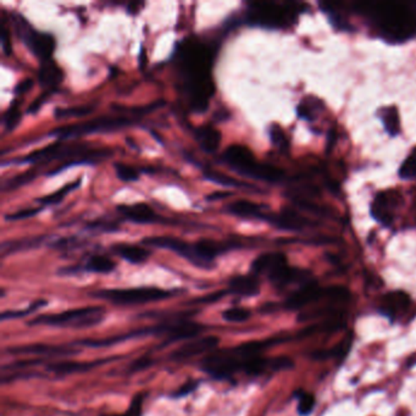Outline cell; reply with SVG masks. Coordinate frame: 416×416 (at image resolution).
I'll return each mask as SVG.
<instances>
[{
	"label": "cell",
	"instance_id": "6da1fadb",
	"mask_svg": "<svg viewBox=\"0 0 416 416\" xmlns=\"http://www.w3.org/2000/svg\"><path fill=\"white\" fill-rule=\"evenodd\" d=\"M176 63L191 110L206 112L216 90L211 75L214 50L201 40L187 38L177 47Z\"/></svg>",
	"mask_w": 416,
	"mask_h": 416
},
{
	"label": "cell",
	"instance_id": "7a4b0ae2",
	"mask_svg": "<svg viewBox=\"0 0 416 416\" xmlns=\"http://www.w3.org/2000/svg\"><path fill=\"white\" fill-rule=\"evenodd\" d=\"M110 149H90L87 144H64L61 141L49 144L47 147L30 153L23 159L13 160V164H30V165H43L55 160H67L61 165L49 171L48 176L63 172L66 169L76 165H95L105 158L112 155Z\"/></svg>",
	"mask_w": 416,
	"mask_h": 416
},
{
	"label": "cell",
	"instance_id": "3957f363",
	"mask_svg": "<svg viewBox=\"0 0 416 416\" xmlns=\"http://www.w3.org/2000/svg\"><path fill=\"white\" fill-rule=\"evenodd\" d=\"M222 160L241 176L270 184H278L281 179L282 171L278 167L256 161L253 152L246 145H230L222 154Z\"/></svg>",
	"mask_w": 416,
	"mask_h": 416
},
{
	"label": "cell",
	"instance_id": "277c9868",
	"mask_svg": "<svg viewBox=\"0 0 416 416\" xmlns=\"http://www.w3.org/2000/svg\"><path fill=\"white\" fill-rule=\"evenodd\" d=\"M107 310L103 307H85L71 309L63 313L40 315L28 322L30 326L66 327V328H90L103 321Z\"/></svg>",
	"mask_w": 416,
	"mask_h": 416
},
{
	"label": "cell",
	"instance_id": "5b68a950",
	"mask_svg": "<svg viewBox=\"0 0 416 416\" xmlns=\"http://www.w3.org/2000/svg\"><path fill=\"white\" fill-rule=\"evenodd\" d=\"M139 117H102L93 120L83 121L80 124L57 127L50 131L49 136L57 137L59 141L65 139L78 138L82 136L90 133H103L112 132L133 126Z\"/></svg>",
	"mask_w": 416,
	"mask_h": 416
},
{
	"label": "cell",
	"instance_id": "8992f818",
	"mask_svg": "<svg viewBox=\"0 0 416 416\" xmlns=\"http://www.w3.org/2000/svg\"><path fill=\"white\" fill-rule=\"evenodd\" d=\"M177 295V291H167L157 287H138L126 290H100L92 293L99 299L109 300L117 305H139L169 299Z\"/></svg>",
	"mask_w": 416,
	"mask_h": 416
},
{
	"label": "cell",
	"instance_id": "52a82bcc",
	"mask_svg": "<svg viewBox=\"0 0 416 416\" xmlns=\"http://www.w3.org/2000/svg\"><path fill=\"white\" fill-rule=\"evenodd\" d=\"M295 9L276 3H251L246 13V23L251 26L282 28L295 20Z\"/></svg>",
	"mask_w": 416,
	"mask_h": 416
},
{
	"label": "cell",
	"instance_id": "ba28073f",
	"mask_svg": "<svg viewBox=\"0 0 416 416\" xmlns=\"http://www.w3.org/2000/svg\"><path fill=\"white\" fill-rule=\"evenodd\" d=\"M13 25L20 40L40 61L52 58L57 47V40L53 35L36 31L31 23H28L26 18L18 13H13Z\"/></svg>",
	"mask_w": 416,
	"mask_h": 416
},
{
	"label": "cell",
	"instance_id": "9c48e42d",
	"mask_svg": "<svg viewBox=\"0 0 416 416\" xmlns=\"http://www.w3.org/2000/svg\"><path fill=\"white\" fill-rule=\"evenodd\" d=\"M142 243L145 246H157L161 249H167V251H174L176 254L181 255L184 259L191 261L193 265L198 268H201V261L198 259L197 251L194 243L191 244L184 239L179 238L171 237V236H153V237H145L142 239Z\"/></svg>",
	"mask_w": 416,
	"mask_h": 416
},
{
	"label": "cell",
	"instance_id": "30bf717a",
	"mask_svg": "<svg viewBox=\"0 0 416 416\" xmlns=\"http://www.w3.org/2000/svg\"><path fill=\"white\" fill-rule=\"evenodd\" d=\"M288 266L287 258L282 253H265L251 263V273L255 276H266L273 283Z\"/></svg>",
	"mask_w": 416,
	"mask_h": 416
},
{
	"label": "cell",
	"instance_id": "8fae6325",
	"mask_svg": "<svg viewBox=\"0 0 416 416\" xmlns=\"http://www.w3.org/2000/svg\"><path fill=\"white\" fill-rule=\"evenodd\" d=\"M220 338L218 335H206L198 337L196 340H189L186 345H181L179 348L171 353V360L181 362L186 359L194 358L201 354H206L216 349L219 345Z\"/></svg>",
	"mask_w": 416,
	"mask_h": 416
},
{
	"label": "cell",
	"instance_id": "7c38bea8",
	"mask_svg": "<svg viewBox=\"0 0 416 416\" xmlns=\"http://www.w3.org/2000/svg\"><path fill=\"white\" fill-rule=\"evenodd\" d=\"M13 355H35V357H47V358H63L78 353L77 349L61 345H30L23 347H13L6 350Z\"/></svg>",
	"mask_w": 416,
	"mask_h": 416
},
{
	"label": "cell",
	"instance_id": "4fadbf2b",
	"mask_svg": "<svg viewBox=\"0 0 416 416\" xmlns=\"http://www.w3.org/2000/svg\"><path fill=\"white\" fill-rule=\"evenodd\" d=\"M399 196L394 192H382L376 196L372 204V218L384 226L393 222V211L398 206Z\"/></svg>",
	"mask_w": 416,
	"mask_h": 416
},
{
	"label": "cell",
	"instance_id": "5bb4252c",
	"mask_svg": "<svg viewBox=\"0 0 416 416\" xmlns=\"http://www.w3.org/2000/svg\"><path fill=\"white\" fill-rule=\"evenodd\" d=\"M117 210L120 213L126 220H129L133 224L148 225L164 222L165 220L161 219L160 215H158L152 206L145 203H137L132 206H119Z\"/></svg>",
	"mask_w": 416,
	"mask_h": 416
},
{
	"label": "cell",
	"instance_id": "9a60e30c",
	"mask_svg": "<svg viewBox=\"0 0 416 416\" xmlns=\"http://www.w3.org/2000/svg\"><path fill=\"white\" fill-rule=\"evenodd\" d=\"M206 330V326L198 322L188 321V320H174L165 323V343H172L176 340H187L201 335Z\"/></svg>",
	"mask_w": 416,
	"mask_h": 416
},
{
	"label": "cell",
	"instance_id": "2e32d148",
	"mask_svg": "<svg viewBox=\"0 0 416 416\" xmlns=\"http://www.w3.org/2000/svg\"><path fill=\"white\" fill-rule=\"evenodd\" d=\"M226 211L228 214L234 215L242 219L261 220V221H266V222L273 214L268 206H261V204L246 201V199H241V201H233L231 204H228Z\"/></svg>",
	"mask_w": 416,
	"mask_h": 416
},
{
	"label": "cell",
	"instance_id": "e0dca14e",
	"mask_svg": "<svg viewBox=\"0 0 416 416\" xmlns=\"http://www.w3.org/2000/svg\"><path fill=\"white\" fill-rule=\"evenodd\" d=\"M323 297V290L319 287L316 282H309L304 286L299 287L297 291L293 292L286 300V308L291 310L303 309L307 305L311 304L314 302H318Z\"/></svg>",
	"mask_w": 416,
	"mask_h": 416
},
{
	"label": "cell",
	"instance_id": "ac0fdd59",
	"mask_svg": "<svg viewBox=\"0 0 416 416\" xmlns=\"http://www.w3.org/2000/svg\"><path fill=\"white\" fill-rule=\"evenodd\" d=\"M268 222L283 231H300L310 224L308 219H305L304 216L291 208H285L278 214L273 213Z\"/></svg>",
	"mask_w": 416,
	"mask_h": 416
},
{
	"label": "cell",
	"instance_id": "d6986e66",
	"mask_svg": "<svg viewBox=\"0 0 416 416\" xmlns=\"http://www.w3.org/2000/svg\"><path fill=\"white\" fill-rule=\"evenodd\" d=\"M64 81V71L53 59H47L40 61L38 70V82L40 87L45 90H55Z\"/></svg>",
	"mask_w": 416,
	"mask_h": 416
},
{
	"label": "cell",
	"instance_id": "ffe728a7",
	"mask_svg": "<svg viewBox=\"0 0 416 416\" xmlns=\"http://www.w3.org/2000/svg\"><path fill=\"white\" fill-rule=\"evenodd\" d=\"M228 292L241 297H254L259 295L260 282L255 275H239L228 282Z\"/></svg>",
	"mask_w": 416,
	"mask_h": 416
},
{
	"label": "cell",
	"instance_id": "44dd1931",
	"mask_svg": "<svg viewBox=\"0 0 416 416\" xmlns=\"http://www.w3.org/2000/svg\"><path fill=\"white\" fill-rule=\"evenodd\" d=\"M409 295L400 291L389 292L381 300V309L389 316H398L409 308Z\"/></svg>",
	"mask_w": 416,
	"mask_h": 416
},
{
	"label": "cell",
	"instance_id": "7402d4cb",
	"mask_svg": "<svg viewBox=\"0 0 416 416\" xmlns=\"http://www.w3.org/2000/svg\"><path fill=\"white\" fill-rule=\"evenodd\" d=\"M110 362V359L105 360H99V362H73V360H67V362H54L48 365L49 372L57 374V375H71L77 372H90L94 367H98L100 364Z\"/></svg>",
	"mask_w": 416,
	"mask_h": 416
},
{
	"label": "cell",
	"instance_id": "603a6c76",
	"mask_svg": "<svg viewBox=\"0 0 416 416\" xmlns=\"http://www.w3.org/2000/svg\"><path fill=\"white\" fill-rule=\"evenodd\" d=\"M194 136L201 149L208 154H213L219 149L221 143V132L213 126L206 125L198 127Z\"/></svg>",
	"mask_w": 416,
	"mask_h": 416
},
{
	"label": "cell",
	"instance_id": "cb8c5ba5",
	"mask_svg": "<svg viewBox=\"0 0 416 416\" xmlns=\"http://www.w3.org/2000/svg\"><path fill=\"white\" fill-rule=\"evenodd\" d=\"M112 251L121 256L122 259L129 261L131 264H142L147 261L150 256V251L147 248L137 244H127V243H119L112 246Z\"/></svg>",
	"mask_w": 416,
	"mask_h": 416
},
{
	"label": "cell",
	"instance_id": "d4e9b609",
	"mask_svg": "<svg viewBox=\"0 0 416 416\" xmlns=\"http://www.w3.org/2000/svg\"><path fill=\"white\" fill-rule=\"evenodd\" d=\"M117 264L110 258L105 255H92L90 259L87 260L85 265V271L95 273H110L115 270Z\"/></svg>",
	"mask_w": 416,
	"mask_h": 416
},
{
	"label": "cell",
	"instance_id": "484cf974",
	"mask_svg": "<svg viewBox=\"0 0 416 416\" xmlns=\"http://www.w3.org/2000/svg\"><path fill=\"white\" fill-rule=\"evenodd\" d=\"M381 120L384 122L385 130L387 133L392 137H396L400 133V117H399V112L397 107H386L382 110L381 114Z\"/></svg>",
	"mask_w": 416,
	"mask_h": 416
},
{
	"label": "cell",
	"instance_id": "4316f807",
	"mask_svg": "<svg viewBox=\"0 0 416 416\" xmlns=\"http://www.w3.org/2000/svg\"><path fill=\"white\" fill-rule=\"evenodd\" d=\"M323 109V104L318 98H311L307 97L300 102L299 105L297 107V112L300 119H305L308 121H314L318 117L319 112Z\"/></svg>",
	"mask_w": 416,
	"mask_h": 416
},
{
	"label": "cell",
	"instance_id": "83f0119b",
	"mask_svg": "<svg viewBox=\"0 0 416 416\" xmlns=\"http://www.w3.org/2000/svg\"><path fill=\"white\" fill-rule=\"evenodd\" d=\"M81 182H82V179H76L72 184H65L63 188H60L57 192L52 193V194L45 196V197L38 198L37 203H40V206H57V204L64 201V198L66 197L69 193H71L72 191H75V189L80 187Z\"/></svg>",
	"mask_w": 416,
	"mask_h": 416
},
{
	"label": "cell",
	"instance_id": "f1b7e54d",
	"mask_svg": "<svg viewBox=\"0 0 416 416\" xmlns=\"http://www.w3.org/2000/svg\"><path fill=\"white\" fill-rule=\"evenodd\" d=\"M204 177L208 181H211L214 184H221V186H225V187L253 188L251 187V184L242 182L239 179H232L230 176L221 174L219 171H206L204 172Z\"/></svg>",
	"mask_w": 416,
	"mask_h": 416
},
{
	"label": "cell",
	"instance_id": "f546056e",
	"mask_svg": "<svg viewBox=\"0 0 416 416\" xmlns=\"http://www.w3.org/2000/svg\"><path fill=\"white\" fill-rule=\"evenodd\" d=\"M42 241V237L30 238V239H20V241L15 242H5L1 246V254L5 255L13 254L18 251H23V249H31L35 246H38Z\"/></svg>",
	"mask_w": 416,
	"mask_h": 416
},
{
	"label": "cell",
	"instance_id": "4dcf8cb0",
	"mask_svg": "<svg viewBox=\"0 0 416 416\" xmlns=\"http://www.w3.org/2000/svg\"><path fill=\"white\" fill-rule=\"evenodd\" d=\"M94 112V107H57L54 110L55 119H67V117H83Z\"/></svg>",
	"mask_w": 416,
	"mask_h": 416
},
{
	"label": "cell",
	"instance_id": "1f68e13d",
	"mask_svg": "<svg viewBox=\"0 0 416 416\" xmlns=\"http://www.w3.org/2000/svg\"><path fill=\"white\" fill-rule=\"evenodd\" d=\"M268 136L271 143L278 148L281 152H288L290 149V141L287 138V134L282 130L281 126L271 125L268 129Z\"/></svg>",
	"mask_w": 416,
	"mask_h": 416
},
{
	"label": "cell",
	"instance_id": "d6a6232c",
	"mask_svg": "<svg viewBox=\"0 0 416 416\" xmlns=\"http://www.w3.org/2000/svg\"><path fill=\"white\" fill-rule=\"evenodd\" d=\"M21 121V112H20V104L18 100H13V103L10 104L9 109L3 117V122H4L5 130L13 131L18 127V124Z\"/></svg>",
	"mask_w": 416,
	"mask_h": 416
},
{
	"label": "cell",
	"instance_id": "836d02e7",
	"mask_svg": "<svg viewBox=\"0 0 416 416\" xmlns=\"http://www.w3.org/2000/svg\"><path fill=\"white\" fill-rule=\"evenodd\" d=\"M398 174L403 179H416V148L408 155L407 159L403 161Z\"/></svg>",
	"mask_w": 416,
	"mask_h": 416
},
{
	"label": "cell",
	"instance_id": "e575fe53",
	"mask_svg": "<svg viewBox=\"0 0 416 416\" xmlns=\"http://www.w3.org/2000/svg\"><path fill=\"white\" fill-rule=\"evenodd\" d=\"M114 169L117 172V176L124 182H134L139 179V171L134 169L133 166L126 165L122 162H115Z\"/></svg>",
	"mask_w": 416,
	"mask_h": 416
},
{
	"label": "cell",
	"instance_id": "d590c367",
	"mask_svg": "<svg viewBox=\"0 0 416 416\" xmlns=\"http://www.w3.org/2000/svg\"><path fill=\"white\" fill-rule=\"evenodd\" d=\"M323 297L333 303H345L349 299V291L345 287H328L327 290H323Z\"/></svg>",
	"mask_w": 416,
	"mask_h": 416
},
{
	"label": "cell",
	"instance_id": "8d00e7d4",
	"mask_svg": "<svg viewBox=\"0 0 416 416\" xmlns=\"http://www.w3.org/2000/svg\"><path fill=\"white\" fill-rule=\"evenodd\" d=\"M47 304V300L40 299L36 300L35 303H32L28 308L25 309V310H18V311H4V313L1 314V320H9V319H18V318H25L27 315H30V314L35 313L36 310L38 309L42 308L43 305Z\"/></svg>",
	"mask_w": 416,
	"mask_h": 416
},
{
	"label": "cell",
	"instance_id": "74e56055",
	"mask_svg": "<svg viewBox=\"0 0 416 416\" xmlns=\"http://www.w3.org/2000/svg\"><path fill=\"white\" fill-rule=\"evenodd\" d=\"M251 313L246 308H230L225 310L222 313V318L226 321L230 322H243L246 321L248 319L251 318Z\"/></svg>",
	"mask_w": 416,
	"mask_h": 416
},
{
	"label": "cell",
	"instance_id": "f35d334b",
	"mask_svg": "<svg viewBox=\"0 0 416 416\" xmlns=\"http://www.w3.org/2000/svg\"><path fill=\"white\" fill-rule=\"evenodd\" d=\"M36 177V174L33 171H27L23 174H18L16 177L9 179L6 184L3 186L4 191H11L13 188L21 187L23 184H27V182H31L32 179Z\"/></svg>",
	"mask_w": 416,
	"mask_h": 416
},
{
	"label": "cell",
	"instance_id": "ab89813d",
	"mask_svg": "<svg viewBox=\"0 0 416 416\" xmlns=\"http://www.w3.org/2000/svg\"><path fill=\"white\" fill-rule=\"evenodd\" d=\"M314 405H315V399L311 394L304 393L299 397V404H298V412L300 415L307 416L313 412Z\"/></svg>",
	"mask_w": 416,
	"mask_h": 416
},
{
	"label": "cell",
	"instance_id": "60d3db41",
	"mask_svg": "<svg viewBox=\"0 0 416 416\" xmlns=\"http://www.w3.org/2000/svg\"><path fill=\"white\" fill-rule=\"evenodd\" d=\"M40 211H42V208H28V209L16 211L13 214L5 215V220L6 221H18V220L28 219V218L36 216Z\"/></svg>",
	"mask_w": 416,
	"mask_h": 416
},
{
	"label": "cell",
	"instance_id": "b9f144b4",
	"mask_svg": "<svg viewBox=\"0 0 416 416\" xmlns=\"http://www.w3.org/2000/svg\"><path fill=\"white\" fill-rule=\"evenodd\" d=\"M143 396L138 394L134 397L131 403L129 410L124 415H104V416H141L142 414V405H143Z\"/></svg>",
	"mask_w": 416,
	"mask_h": 416
},
{
	"label": "cell",
	"instance_id": "7bdbcfd3",
	"mask_svg": "<svg viewBox=\"0 0 416 416\" xmlns=\"http://www.w3.org/2000/svg\"><path fill=\"white\" fill-rule=\"evenodd\" d=\"M53 92L54 90H45L44 93L40 94V97H38L36 100H33V103L28 107V109H27V114L35 115V114L40 112V107H43V105L47 103V100L49 99V97Z\"/></svg>",
	"mask_w": 416,
	"mask_h": 416
},
{
	"label": "cell",
	"instance_id": "ee69618b",
	"mask_svg": "<svg viewBox=\"0 0 416 416\" xmlns=\"http://www.w3.org/2000/svg\"><path fill=\"white\" fill-rule=\"evenodd\" d=\"M1 47H3V50H4L5 55H10L11 54V40H10V33L8 31V28L3 25L1 27Z\"/></svg>",
	"mask_w": 416,
	"mask_h": 416
},
{
	"label": "cell",
	"instance_id": "f6af8a7d",
	"mask_svg": "<svg viewBox=\"0 0 416 416\" xmlns=\"http://www.w3.org/2000/svg\"><path fill=\"white\" fill-rule=\"evenodd\" d=\"M33 83H35V82H33L32 78H25V80L21 81L20 83L16 85L13 92H15L16 95H23V94H25L26 92H28V90H31Z\"/></svg>",
	"mask_w": 416,
	"mask_h": 416
},
{
	"label": "cell",
	"instance_id": "bcb514c9",
	"mask_svg": "<svg viewBox=\"0 0 416 416\" xmlns=\"http://www.w3.org/2000/svg\"><path fill=\"white\" fill-rule=\"evenodd\" d=\"M198 382H188L186 385L182 386L179 391H176L172 396L174 397H184L189 393H192L194 389L197 388Z\"/></svg>",
	"mask_w": 416,
	"mask_h": 416
},
{
	"label": "cell",
	"instance_id": "7dc6e473",
	"mask_svg": "<svg viewBox=\"0 0 416 416\" xmlns=\"http://www.w3.org/2000/svg\"><path fill=\"white\" fill-rule=\"evenodd\" d=\"M232 193L231 192H215L211 193L210 196L206 197V201H220V199H225V198L230 197Z\"/></svg>",
	"mask_w": 416,
	"mask_h": 416
},
{
	"label": "cell",
	"instance_id": "c3c4849f",
	"mask_svg": "<svg viewBox=\"0 0 416 416\" xmlns=\"http://www.w3.org/2000/svg\"><path fill=\"white\" fill-rule=\"evenodd\" d=\"M143 6L144 3H136V1L130 3V4L127 5V13H130V15H137Z\"/></svg>",
	"mask_w": 416,
	"mask_h": 416
}]
</instances>
